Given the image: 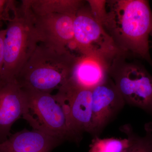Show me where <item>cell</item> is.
I'll use <instances>...</instances> for the list:
<instances>
[{
  "instance_id": "cell-1",
  "label": "cell",
  "mask_w": 152,
  "mask_h": 152,
  "mask_svg": "<svg viewBox=\"0 0 152 152\" xmlns=\"http://www.w3.org/2000/svg\"><path fill=\"white\" fill-rule=\"evenodd\" d=\"M95 19L123 52L151 63L149 36L152 13L143 0L88 1Z\"/></svg>"
},
{
  "instance_id": "cell-2",
  "label": "cell",
  "mask_w": 152,
  "mask_h": 152,
  "mask_svg": "<svg viewBox=\"0 0 152 152\" xmlns=\"http://www.w3.org/2000/svg\"><path fill=\"white\" fill-rule=\"evenodd\" d=\"M78 57L40 43L15 80L22 88L50 93L70 80Z\"/></svg>"
},
{
  "instance_id": "cell-3",
  "label": "cell",
  "mask_w": 152,
  "mask_h": 152,
  "mask_svg": "<svg viewBox=\"0 0 152 152\" xmlns=\"http://www.w3.org/2000/svg\"><path fill=\"white\" fill-rule=\"evenodd\" d=\"M34 19L28 0L22 1L20 7L15 5L13 9L6 29L2 79L15 80L37 46Z\"/></svg>"
},
{
  "instance_id": "cell-4",
  "label": "cell",
  "mask_w": 152,
  "mask_h": 152,
  "mask_svg": "<svg viewBox=\"0 0 152 152\" xmlns=\"http://www.w3.org/2000/svg\"><path fill=\"white\" fill-rule=\"evenodd\" d=\"M26 107L23 118L33 129L59 139L79 143L81 140L71 128L64 109L54 95L31 89L24 88Z\"/></svg>"
},
{
  "instance_id": "cell-5",
  "label": "cell",
  "mask_w": 152,
  "mask_h": 152,
  "mask_svg": "<svg viewBox=\"0 0 152 152\" xmlns=\"http://www.w3.org/2000/svg\"><path fill=\"white\" fill-rule=\"evenodd\" d=\"M74 42L71 50L80 56H93L104 60L110 65L124 52L93 15L89 6L84 5L74 20Z\"/></svg>"
},
{
  "instance_id": "cell-6",
  "label": "cell",
  "mask_w": 152,
  "mask_h": 152,
  "mask_svg": "<svg viewBox=\"0 0 152 152\" xmlns=\"http://www.w3.org/2000/svg\"><path fill=\"white\" fill-rule=\"evenodd\" d=\"M108 75L126 103L152 113V76L145 68L121 56L111 64Z\"/></svg>"
},
{
  "instance_id": "cell-7",
  "label": "cell",
  "mask_w": 152,
  "mask_h": 152,
  "mask_svg": "<svg viewBox=\"0 0 152 152\" xmlns=\"http://www.w3.org/2000/svg\"><path fill=\"white\" fill-rule=\"evenodd\" d=\"M58 90L55 97L73 131L81 138L85 132L93 135L92 90L79 86L69 80Z\"/></svg>"
},
{
  "instance_id": "cell-8",
  "label": "cell",
  "mask_w": 152,
  "mask_h": 152,
  "mask_svg": "<svg viewBox=\"0 0 152 152\" xmlns=\"http://www.w3.org/2000/svg\"><path fill=\"white\" fill-rule=\"evenodd\" d=\"M75 15L58 14L35 15V31L39 43L55 48L71 50L74 42Z\"/></svg>"
},
{
  "instance_id": "cell-9",
  "label": "cell",
  "mask_w": 152,
  "mask_h": 152,
  "mask_svg": "<svg viewBox=\"0 0 152 152\" xmlns=\"http://www.w3.org/2000/svg\"><path fill=\"white\" fill-rule=\"evenodd\" d=\"M92 91L93 135L99 137L102 131L123 109L126 102L109 76Z\"/></svg>"
},
{
  "instance_id": "cell-10",
  "label": "cell",
  "mask_w": 152,
  "mask_h": 152,
  "mask_svg": "<svg viewBox=\"0 0 152 152\" xmlns=\"http://www.w3.org/2000/svg\"><path fill=\"white\" fill-rule=\"evenodd\" d=\"M25 107V92L17 81L0 79V143L10 135L12 126L23 117Z\"/></svg>"
},
{
  "instance_id": "cell-11",
  "label": "cell",
  "mask_w": 152,
  "mask_h": 152,
  "mask_svg": "<svg viewBox=\"0 0 152 152\" xmlns=\"http://www.w3.org/2000/svg\"><path fill=\"white\" fill-rule=\"evenodd\" d=\"M63 142L40 131L25 129L0 143V152H51Z\"/></svg>"
},
{
  "instance_id": "cell-12",
  "label": "cell",
  "mask_w": 152,
  "mask_h": 152,
  "mask_svg": "<svg viewBox=\"0 0 152 152\" xmlns=\"http://www.w3.org/2000/svg\"><path fill=\"white\" fill-rule=\"evenodd\" d=\"M110 66L108 63L97 57L79 56L70 80L79 86L92 90L109 77Z\"/></svg>"
},
{
  "instance_id": "cell-13",
  "label": "cell",
  "mask_w": 152,
  "mask_h": 152,
  "mask_svg": "<svg viewBox=\"0 0 152 152\" xmlns=\"http://www.w3.org/2000/svg\"><path fill=\"white\" fill-rule=\"evenodd\" d=\"M34 14L42 16L51 14L75 15L84 1L79 0H28Z\"/></svg>"
},
{
  "instance_id": "cell-14",
  "label": "cell",
  "mask_w": 152,
  "mask_h": 152,
  "mask_svg": "<svg viewBox=\"0 0 152 152\" xmlns=\"http://www.w3.org/2000/svg\"><path fill=\"white\" fill-rule=\"evenodd\" d=\"M127 136L129 145L125 152H152V129L147 128L146 134L140 137L133 132L130 125H124L121 128Z\"/></svg>"
},
{
  "instance_id": "cell-15",
  "label": "cell",
  "mask_w": 152,
  "mask_h": 152,
  "mask_svg": "<svg viewBox=\"0 0 152 152\" xmlns=\"http://www.w3.org/2000/svg\"><path fill=\"white\" fill-rule=\"evenodd\" d=\"M129 145V139L94 137L90 145L89 152H125Z\"/></svg>"
},
{
  "instance_id": "cell-16",
  "label": "cell",
  "mask_w": 152,
  "mask_h": 152,
  "mask_svg": "<svg viewBox=\"0 0 152 152\" xmlns=\"http://www.w3.org/2000/svg\"><path fill=\"white\" fill-rule=\"evenodd\" d=\"M15 1L12 0H0V28L4 22H8L10 19V13L15 6Z\"/></svg>"
},
{
  "instance_id": "cell-17",
  "label": "cell",
  "mask_w": 152,
  "mask_h": 152,
  "mask_svg": "<svg viewBox=\"0 0 152 152\" xmlns=\"http://www.w3.org/2000/svg\"><path fill=\"white\" fill-rule=\"evenodd\" d=\"M6 29L0 30V79L2 76L4 62V41L5 37Z\"/></svg>"
}]
</instances>
